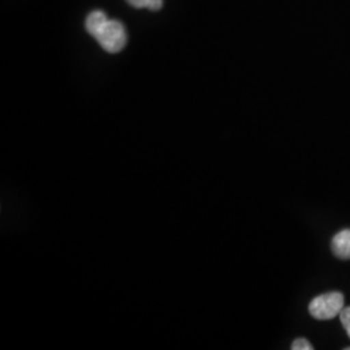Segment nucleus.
<instances>
[{
	"instance_id": "7ed1b4c3",
	"label": "nucleus",
	"mask_w": 350,
	"mask_h": 350,
	"mask_svg": "<svg viewBox=\"0 0 350 350\" xmlns=\"http://www.w3.org/2000/svg\"><path fill=\"white\" fill-rule=\"evenodd\" d=\"M331 248L338 260H350V228L338 231L331 241Z\"/></svg>"
},
{
	"instance_id": "39448f33",
	"label": "nucleus",
	"mask_w": 350,
	"mask_h": 350,
	"mask_svg": "<svg viewBox=\"0 0 350 350\" xmlns=\"http://www.w3.org/2000/svg\"><path fill=\"white\" fill-rule=\"evenodd\" d=\"M134 8H147L150 11H159L163 7V0H127Z\"/></svg>"
},
{
	"instance_id": "f257e3e1",
	"label": "nucleus",
	"mask_w": 350,
	"mask_h": 350,
	"mask_svg": "<svg viewBox=\"0 0 350 350\" xmlns=\"http://www.w3.org/2000/svg\"><path fill=\"white\" fill-rule=\"evenodd\" d=\"M345 299L340 292H328L317 296L309 304V313L318 321H329L340 315Z\"/></svg>"
},
{
	"instance_id": "f03ea898",
	"label": "nucleus",
	"mask_w": 350,
	"mask_h": 350,
	"mask_svg": "<svg viewBox=\"0 0 350 350\" xmlns=\"http://www.w3.org/2000/svg\"><path fill=\"white\" fill-rule=\"evenodd\" d=\"M95 39L99 42L103 50L117 53L125 47L127 42L125 26L117 20H108Z\"/></svg>"
},
{
	"instance_id": "0eeeda50",
	"label": "nucleus",
	"mask_w": 350,
	"mask_h": 350,
	"mask_svg": "<svg viewBox=\"0 0 350 350\" xmlns=\"http://www.w3.org/2000/svg\"><path fill=\"white\" fill-rule=\"evenodd\" d=\"M292 350H313V345L306 338H296L291 347Z\"/></svg>"
},
{
	"instance_id": "423d86ee",
	"label": "nucleus",
	"mask_w": 350,
	"mask_h": 350,
	"mask_svg": "<svg viewBox=\"0 0 350 350\" xmlns=\"http://www.w3.org/2000/svg\"><path fill=\"white\" fill-rule=\"evenodd\" d=\"M340 321H341V325H342L344 329L347 331V334L350 338V306H347L341 310Z\"/></svg>"
},
{
	"instance_id": "20e7f679",
	"label": "nucleus",
	"mask_w": 350,
	"mask_h": 350,
	"mask_svg": "<svg viewBox=\"0 0 350 350\" xmlns=\"http://www.w3.org/2000/svg\"><path fill=\"white\" fill-rule=\"evenodd\" d=\"M108 17L107 14L101 11H95V12L88 14V20H86V29H88L90 36L96 38V36L100 33L101 29L108 23Z\"/></svg>"
}]
</instances>
